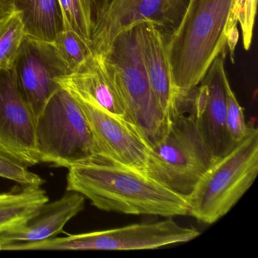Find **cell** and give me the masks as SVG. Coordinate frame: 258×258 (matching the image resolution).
<instances>
[{
  "label": "cell",
  "mask_w": 258,
  "mask_h": 258,
  "mask_svg": "<svg viewBox=\"0 0 258 258\" xmlns=\"http://www.w3.org/2000/svg\"><path fill=\"white\" fill-rule=\"evenodd\" d=\"M84 208V196L77 191H67L61 199L45 204L26 223L0 233V250L9 244L37 242L55 237Z\"/></svg>",
  "instance_id": "5bb4252c"
},
{
  "label": "cell",
  "mask_w": 258,
  "mask_h": 258,
  "mask_svg": "<svg viewBox=\"0 0 258 258\" xmlns=\"http://www.w3.org/2000/svg\"><path fill=\"white\" fill-rule=\"evenodd\" d=\"M64 30L75 31L90 46L94 0H58Z\"/></svg>",
  "instance_id": "d6986e66"
},
{
  "label": "cell",
  "mask_w": 258,
  "mask_h": 258,
  "mask_svg": "<svg viewBox=\"0 0 258 258\" xmlns=\"http://www.w3.org/2000/svg\"><path fill=\"white\" fill-rule=\"evenodd\" d=\"M36 117L18 85L14 67L0 71V149L28 167L39 164Z\"/></svg>",
  "instance_id": "8fae6325"
},
{
  "label": "cell",
  "mask_w": 258,
  "mask_h": 258,
  "mask_svg": "<svg viewBox=\"0 0 258 258\" xmlns=\"http://www.w3.org/2000/svg\"><path fill=\"white\" fill-rule=\"evenodd\" d=\"M67 191H77L99 209L132 215H188L186 197L146 173L101 155L69 167Z\"/></svg>",
  "instance_id": "6da1fadb"
},
{
  "label": "cell",
  "mask_w": 258,
  "mask_h": 258,
  "mask_svg": "<svg viewBox=\"0 0 258 258\" xmlns=\"http://www.w3.org/2000/svg\"><path fill=\"white\" fill-rule=\"evenodd\" d=\"M187 0H94L91 48L103 56L116 39L143 23L170 34L179 25Z\"/></svg>",
  "instance_id": "ba28073f"
},
{
  "label": "cell",
  "mask_w": 258,
  "mask_h": 258,
  "mask_svg": "<svg viewBox=\"0 0 258 258\" xmlns=\"http://www.w3.org/2000/svg\"><path fill=\"white\" fill-rule=\"evenodd\" d=\"M13 8L20 14L25 36L33 40L52 43L64 30L58 0H15Z\"/></svg>",
  "instance_id": "2e32d148"
},
{
  "label": "cell",
  "mask_w": 258,
  "mask_h": 258,
  "mask_svg": "<svg viewBox=\"0 0 258 258\" xmlns=\"http://www.w3.org/2000/svg\"><path fill=\"white\" fill-rule=\"evenodd\" d=\"M2 19H0V22H1V20H2Z\"/></svg>",
  "instance_id": "484cf974"
},
{
  "label": "cell",
  "mask_w": 258,
  "mask_h": 258,
  "mask_svg": "<svg viewBox=\"0 0 258 258\" xmlns=\"http://www.w3.org/2000/svg\"><path fill=\"white\" fill-rule=\"evenodd\" d=\"M39 161L69 169L99 155L85 114L72 93L60 87L36 117Z\"/></svg>",
  "instance_id": "8992f818"
},
{
  "label": "cell",
  "mask_w": 258,
  "mask_h": 258,
  "mask_svg": "<svg viewBox=\"0 0 258 258\" xmlns=\"http://www.w3.org/2000/svg\"><path fill=\"white\" fill-rule=\"evenodd\" d=\"M140 56L152 91L163 111L170 117L177 109L179 94L173 84L167 50V34L152 23L136 27Z\"/></svg>",
  "instance_id": "4fadbf2b"
},
{
  "label": "cell",
  "mask_w": 258,
  "mask_h": 258,
  "mask_svg": "<svg viewBox=\"0 0 258 258\" xmlns=\"http://www.w3.org/2000/svg\"><path fill=\"white\" fill-rule=\"evenodd\" d=\"M256 4L257 0H232V9L225 31L226 35L229 30L239 23L242 31L243 46L245 50H248L251 44Z\"/></svg>",
  "instance_id": "44dd1931"
},
{
  "label": "cell",
  "mask_w": 258,
  "mask_h": 258,
  "mask_svg": "<svg viewBox=\"0 0 258 258\" xmlns=\"http://www.w3.org/2000/svg\"><path fill=\"white\" fill-rule=\"evenodd\" d=\"M200 232L193 227L181 226L167 217L155 223H136L123 227L61 238H48L37 242L20 243L16 250H134L156 249L171 244H182L195 239Z\"/></svg>",
  "instance_id": "52a82bcc"
},
{
  "label": "cell",
  "mask_w": 258,
  "mask_h": 258,
  "mask_svg": "<svg viewBox=\"0 0 258 258\" xmlns=\"http://www.w3.org/2000/svg\"><path fill=\"white\" fill-rule=\"evenodd\" d=\"M56 82L60 87L90 96L105 109L126 118L123 104L102 57L92 55L79 69L58 78Z\"/></svg>",
  "instance_id": "9a60e30c"
},
{
  "label": "cell",
  "mask_w": 258,
  "mask_h": 258,
  "mask_svg": "<svg viewBox=\"0 0 258 258\" xmlns=\"http://www.w3.org/2000/svg\"><path fill=\"white\" fill-rule=\"evenodd\" d=\"M126 118L151 146L167 134L170 117L163 111L149 84L136 38V28L120 34L103 56Z\"/></svg>",
  "instance_id": "277c9868"
},
{
  "label": "cell",
  "mask_w": 258,
  "mask_h": 258,
  "mask_svg": "<svg viewBox=\"0 0 258 258\" xmlns=\"http://www.w3.org/2000/svg\"><path fill=\"white\" fill-rule=\"evenodd\" d=\"M238 28L234 27L232 29L229 30L226 33V47L229 49V55H230L231 61L234 62V52L238 40Z\"/></svg>",
  "instance_id": "cb8c5ba5"
},
{
  "label": "cell",
  "mask_w": 258,
  "mask_h": 258,
  "mask_svg": "<svg viewBox=\"0 0 258 258\" xmlns=\"http://www.w3.org/2000/svg\"><path fill=\"white\" fill-rule=\"evenodd\" d=\"M232 0H187L167 50L179 104L189 99L218 55L226 56L228 19Z\"/></svg>",
  "instance_id": "7a4b0ae2"
},
{
  "label": "cell",
  "mask_w": 258,
  "mask_h": 258,
  "mask_svg": "<svg viewBox=\"0 0 258 258\" xmlns=\"http://www.w3.org/2000/svg\"><path fill=\"white\" fill-rule=\"evenodd\" d=\"M215 160L191 114L177 108L164 138L152 146L145 173L187 197Z\"/></svg>",
  "instance_id": "5b68a950"
},
{
  "label": "cell",
  "mask_w": 258,
  "mask_h": 258,
  "mask_svg": "<svg viewBox=\"0 0 258 258\" xmlns=\"http://www.w3.org/2000/svg\"><path fill=\"white\" fill-rule=\"evenodd\" d=\"M0 177L20 184L22 187H40L44 179L30 171L28 166L0 149Z\"/></svg>",
  "instance_id": "603a6c76"
},
{
  "label": "cell",
  "mask_w": 258,
  "mask_h": 258,
  "mask_svg": "<svg viewBox=\"0 0 258 258\" xmlns=\"http://www.w3.org/2000/svg\"><path fill=\"white\" fill-rule=\"evenodd\" d=\"M15 0H0V19H2L14 11Z\"/></svg>",
  "instance_id": "d4e9b609"
},
{
  "label": "cell",
  "mask_w": 258,
  "mask_h": 258,
  "mask_svg": "<svg viewBox=\"0 0 258 258\" xmlns=\"http://www.w3.org/2000/svg\"><path fill=\"white\" fill-rule=\"evenodd\" d=\"M49 202L40 187L25 186L0 194V233L26 223Z\"/></svg>",
  "instance_id": "e0dca14e"
},
{
  "label": "cell",
  "mask_w": 258,
  "mask_h": 258,
  "mask_svg": "<svg viewBox=\"0 0 258 258\" xmlns=\"http://www.w3.org/2000/svg\"><path fill=\"white\" fill-rule=\"evenodd\" d=\"M13 67L19 89L35 117L59 88L56 80L71 74L52 43L26 36Z\"/></svg>",
  "instance_id": "7c38bea8"
},
{
  "label": "cell",
  "mask_w": 258,
  "mask_h": 258,
  "mask_svg": "<svg viewBox=\"0 0 258 258\" xmlns=\"http://www.w3.org/2000/svg\"><path fill=\"white\" fill-rule=\"evenodd\" d=\"M224 55L214 60L202 82L181 107L194 119L202 140L214 158H221L235 144L226 126Z\"/></svg>",
  "instance_id": "30bf717a"
},
{
  "label": "cell",
  "mask_w": 258,
  "mask_h": 258,
  "mask_svg": "<svg viewBox=\"0 0 258 258\" xmlns=\"http://www.w3.org/2000/svg\"><path fill=\"white\" fill-rule=\"evenodd\" d=\"M52 44L71 73L79 69L93 55L90 45L70 30H63L58 33Z\"/></svg>",
  "instance_id": "ffe728a7"
},
{
  "label": "cell",
  "mask_w": 258,
  "mask_h": 258,
  "mask_svg": "<svg viewBox=\"0 0 258 258\" xmlns=\"http://www.w3.org/2000/svg\"><path fill=\"white\" fill-rule=\"evenodd\" d=\"M25 37L20 14L13 11L0 22V71L12 69Z\"/></svg>",
  "instance_id": "ac0fdd59"
},
{
  "label": "cell",
  "mask_w": 258,
  "mask_h": 258,
  "mask_svg": "<svg viewBox=\"0 0 258 258\" xmlns=\"http://www.w3.org/2000/svg\"><path fill=\"white\" fill-rule=\"evenodd\" d=\"M258 173V130L248 123L244 138L217 158L189 196L188 214L206 224L226 215L253 185Z\"/></svg>",
  "instance_id": "3957f363"
},
{
  "label": "cell",
  "mask_w": 258,
  "mask_h": 258,
  "mask_svg": "<svg viewBox=\"0 0 258 258\" xmlns=\"http://www.w3.org/2000/svg\"><path fill=\"white\" fill-rule=\"evenodd\" d=\"M225 97H226V126L231 140L237 144L245 137L248 131V123L244 118V110L239 105L228 80L224 76Z\"/></svg>",
  "instance_id": "7402d4cb"
},
{
  "label": "cell",
  "mask_w": 258,
  "mask_h": 258,
  "mask_svg": "<svg viewBox=\"0 0 258 258\" xmlns=\"http://www.w3.org/2000/svg\"><path fill=\"white\" fill-rule=\"evenodd\" d=\"M67 90L88 120L99 155L145 173L152 146L138 127L125 117L105 109L90 96Z\"/></svg>",
  "instance_id": "9c48e42d"
}]
</instances>
